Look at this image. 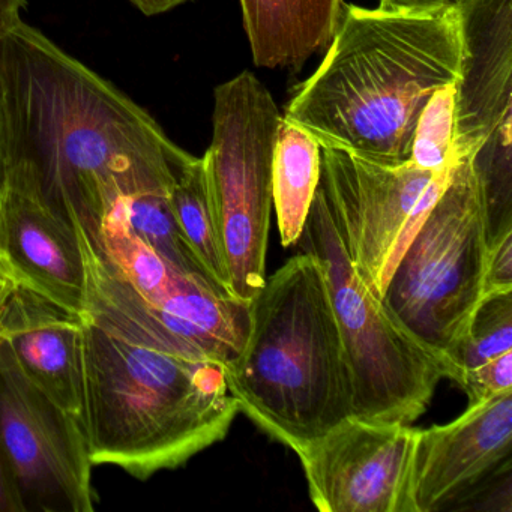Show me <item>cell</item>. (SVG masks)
Wrapping results in <instances>:
<instances>
[{
    "label": "cell",
    "instance_id": "6da1fadb",
    "mask_svg": "<svg viewBox=\"0 0 512 512\" xmlns=\"http://www.w3.org/2000/svg\"><path fill=\"white\" fill-rule=\"evenodd\" d=\"M7 184L89 239L125 197L170 194L191 158L139 104L20 22L0 34Z\"/></svg>",
    "mask_w": 512,
    "mask_h": 512
},
{
    "label": "cell",
    "instance_id": "7a4b0ae2",
    "mask_svg": "<svg viewBox=\"0 0 512 512\" xmlns=\"http://www.w3.org/2000/svg\"><path fill=\"white\" fill-rule=\"evenodd\" d=\"M458 10H367L343 5L328 53L283 118L320 146L388 166L410 161L419 116L439 89L460 82Z\"/></svg>",
    "mask_w": 512,
    "mask_h": 512
},
{
    "label": "cell",
    "instance_id": "3957f363",
    "mask_svg": "<svg viewBox=\"0 0 512 512\" xmlns=\"http://www.w3.org/2000/svg\"><path fill=\"white\" fill-rule=\"evenodd\" d=\"M238 412L221 365L136 346L83 319L80 422L92 466L146 481L221 442Z\"/></svg>",
    "mask_w": 512,
    "mask_h": 512
},
{
    "label": "cell",
    "instance_id": "277c9868",
    "mask_svg": "<svg viewBox=\"0 0 512 512\" xmlns=\"http://www.w3.org/2000/svg\"><path fill=\"white\" fill-rule=\"evenodd\" d=\"M244 350L226 371L239 412L292 451L353 416V380L325 272L299 251L250 302Z\"/></svg>",
    "mask_w": 512,
    "mask_h": 512
},
{
    "label": "cell",
    "instance_id": "5b68a950",
    "mask_svg": "<svg viewBox=\"0 0 512 512\" xmlns=\"http://www.w3.org/2000/svg\"><path fill=\"white\" fill-rule=\"evenodd\" d=\"M296 247L319 260L353 380V416L413 424L430 406L445 362L404 331L350 263L322 187Z\"/></svg>",
    "mask_w": 512,
    "mask_h": 512
},
{
    "label": "cell",
    "instance_id": "8992f818",
    "mask_svg": "<svg viewBox=\"0 0 512 512\" xmlns=\"http://www.w3.org/2000/svg\"><path fill=\"white\" fill-rule=\"evenodd\" d=\"M475 154L455 160L448 185L398 260L382 296L395 322L448 368L446 353L484 298L490 248Z\"/></svg>",
    "mask_w": 512,
    "mask_h": 512
},
{
    "label": "cell",
    "instance_id": "52a82bcc",
    "mask_svg": "<svg viewBox=\"0 0 512 512\" xmlns=\"http://www.w3.org/2000/svg\"><path fill=\"white\" fill-rule=\"evenodd\" d=\"M281 115L271 92L244 73L217 86L212 142L203 155L218 250L233 298L251 302L266 281L272 166Z\"/></svg>",
    "mask_w": 512,
    "mask_h": 512
},
{
    "label": "cell",
    "instance_id": "ba28073f",
    "mask_svg": "<svg viewBox=\"0 0 512 512\" xmlns=\"http://www.w3.org/2000/svg\"><path fill=\"white\" fill-rule=\"evenodd\" d=\"M455 164V163H454ZM454 167V166H452ZM320 146V181L350 263L382 299L398 260L451 178Z\"/></svg>",
    "mask_w": 512,
    "mask_h": 512
},
{
    "label": "cell",
    "instance_id": "9c48e42d",
    "mask_svg": "<svg viewBox=\"0 0 512 512\" xmlns=\"http://www.w3.org/2000/svg\"><path fill=\"white\" fill-rule=\"evenodd\" d=\"M0 449L25 512H92V461L79 418L20 370L0 340Z\"/></svg>",
    "mask_w": 512,
    "mask_h": 512
},
{
    "label": "cell",
    "instance_id": "30bf717a",
    "mask_svg": "<svg viewBox=\"0 0 512 512\" xmlns=\"http://www.w3.org/2000/svg\"><path fill=\"white\" fill-rule=\"evenodd\" d=\"M416 428L347 416L298 449L311 502L322 512H412Z\"/></svg>",
    "mask_w": 512,
    "mask_h": 512
},
{
    "label": "cell",
    "instance_id": "8fae6325",
    "mask_svg": "<svg viewBox=\"0 0 512 512\" xmlns=\"http://www.w3.org/2000/svg\"><path fill=\"white\" fill-rule=\"evenodd\" d=\"M512 391L467 407L443 425L416 430L412 512L461 509L493 476L511 470Z\"/></svg>",
    "mask_w": 512,
    "mask_h": 512
},
{
    "label": "cell",
    "instance_id": "7c38bea8",
    "mask_svg": "<svg viewBox=\"0 0 512 512\" xmlns=\"http://www.w3.org/2000/svg\"><path fill=\"white\" fill-rule=\"evenodd\" d=\"M0 259L20 287L83 316L86 271L76 226L10 184L0 196Z\"/></svg>",
    "mask_w": 512,
    "mask_h": 512
},
{
    "label": "cell",
    "instance_id": "4fadbf2b",
    "mask_svg": "<svg viewBox=\"0 0 512 512\" xmlns=\"http://www.w3.org/2000/svg\"><path fill=\"white\" fill-rule=\"evenodd\" d=\"M458 11L466 56L457 83L455 157L478 151L512 119V0H467Z\"/></svg>",
    "mask_w": 512,
    "mask_h": 512
},
{
    "label": "cell",
    "instance_id": "5bb4252c",
    "mask_svg": "<svg viewBox=\"0 0 512 512\" xmlns=\"http://www.w3.org/2000/svg\"><path fill=\"white\" fill-rule=\"evenodd\" d=\"M0 340L40 391L71 415L82 418V317L19 287L0 316Z\"/></svg>",
    "mask_w": 512,
    "mask_h": 512
},
{
    "label": "cell",
    "instance_id": "9a60e30c",
    "mask_svg": "<svg viewBox=\"0 0 512 512\" xmlns=\"http://www.w3.org/2000/svg\"><path fill=\"white\" fill-rule=\"evenodd\" d=\"M254 64L299 70L328 49L343 0H239Z\"/></svg>",
    "mask_w": 512,
    "mask_h": 512
},
{
    "label": "cell",
    "instance_id": "2e32d148",
    "mask_svg": "<svg viewBox=\"0 0 512 512\" xmlns=\"http://www.w3.org/2000/svg\"><path fill=\"white\" fill-rule=\"evenodd\" d=\"M319 181V142L281 119L272 166V206L284 248L296 245L301 238Z\"/></svg>",
    "mask_w": 512,
    "mask_h": 512
},
{
    "label": "cell",
    "instance_id": "e0dca14e",
    "mask_svg": "<svg viewBox=\"0 0 512 512\" xmlns=\"http://www.w3.org/2000/svg\"><path fill=\"white\" fill-rule=\"evenodd\" d=\"M169 200L176 224L191 253L209 280L230 295L215 236L202 158L191 155L190 160L179 169Z\"/></svg>",
    "mask_w": 512,
    "mask_h": 512
},
{
    "label": "cell",
    "instance_id": "ac0fdd59",
    "mask_svg": "<svg viewBox=\"0 0 512 512\" xmlns=\"http://www.w3.org/2000/svg\"><path fill=\"white\" fill-rule=\"evenodd\" d=\"M110 214H115L137 239L176 268L209 280L176 224L169 194L145 193L125 197Z\"/></svg>",
    "mask_w": 512,
    "mask_h": 512
},
{
    "label": "cell",
    "instance_id": "d6986e66",
    "mask_svg": "<svg viewBox=\"0 0 512 512\" xmlns=\"http://www.w3.org/2000/svg\"><path fill=\"white\" fill-rule=\"evenodd\" d=\"M512 352V292L487 295L479 302L466 331L446 353L451 380L503 353Z\"/></svg>",
    "mask_w": 512,
    "mask_h": 512
},
{
    "label": "cell",
    "instance_id": "ffe728a7",
    "mask_svg": "<svg viewBox=\"0 0 512 512\" xmlns=\"http://www.w3.org/2000/svg\"><path fill=\"white\" fill-rule=\"evenodd\" d=\"M512 119L497 127L473 157L482 196L488 248L512 233Z\"/></svg>",
    "mask_w": 512,
    "mask_h": 512
},
{
    "label": "cell",
    "instance_id": "44dd1931",
    "mask_svg": "<svg viewBox=\"0 0 512 512\" xmlns=\"http://www.w3.org/2000/svg\"><path fill=\"white\" fill-rule=\"evenodd\" d=\"M457 83L439 89L419 116L413 134L410 161L430 173L445 172L454 166Z\"/></svg>",
    "mask_w": 512,
    "mask_h": 512
},
{
    "label": "cell",
    "instance_id": "7402d4cb",
    "mask_svg": "<svg viewBox=\"0 0 512 512\" xmlns=\"http://www.w3.org/2000/svg\"><path fill=\"white\" fill-rule=\"evenodd\" d=\"M457 383L466 392L469 406L512 391V352L464 370Z\"/></svg>",
    "mask_w": 512,
    "mask_h": 512
},
{
    "label": "cell",
    "instance_id": "603a6c76",
    "mask_svg": "<svg viewBox=\"0 0 512 512\" xmlns=\"http://www.w3.org/2000/svg\"><path fill=\"white\" fill-rule=\"evenodd\" d=\"M512 292V233L488 250L484 296Z\"/></svg>",
    "mask_w": 512,
    "mask_h": 512
},
{
    "label": "cell",
    "instance_id": "cb8c5ba5",
    "mask_svg": "<svg viewBox=\"0 0 512 512\" xmlns=\"http://www.w3.org/2000/svg\"><path fill=\"white\" fill-rule=\"evenodd\" d=\"M467 0H379L383 10L415 11V13H431V11L458 10Z\"/></svg>",
    "mask_w": 512,
    "mask_h": 512
},
{
    "label": "cell",
    "instance_id": "d4e9b609",
    "mask_svg": "<svg viewBox=\"0 0 512 512\" xmlns=\"http://www.w3.org/2000/svg\"><path fill=\"white\" fill-rule=\"evenodd\" d=\"M0 512H25L14 482L13 473L0 449Z\"/></svg>",
    "mask_w": 512,
    "mask_h": 512
},
{
    "label": "cell",
    "instance_id": "484cf974",
    "mask_svg": "<svg viewBox=\"0 0 512 512\" xmlns=\"http://www.w3.org/2000/svg\"><path fill=\"white\" fill-rule=\"evenodd\" d=\"M25 7L26 0H0V34L22 22L20 13Z\"/></svg>",
    "mask_w": 512,
    "mask_h": 512
},
{
    "label": "cell",
    "instance_id": "4316f807",
    "mask_svg": "<svg viewBox=\"0 0 512 512\" xmlns=\"http://www.w3.org/2000/svg\"><path fill=\"white\" fill-rule=\"evenodd\" d=\"M131 5L137 8L145 16H160V14L169 13L181 5L191 2V0H128Z\"/></svg>",
    "mask_w": 512,
    "mask_h": 512
},
{
    "label": "cell",
    "instance_id": "83f0119b",
    "mask_svg": "<svg viewBox=\"0 0 512 512\" xmlns=\"http://www.w3.org/2000/svg\"><path fill=\"white\" fill-rule=\"evenodd\" d=\"M19 287V283L11 274L10 268L5 265L4 260L0 259V316L4 313L5 307H7L8 302L13 298Z\"/></svg>",
    "mask_w": 512,
    "mask_h": 512
},
{
    "label": "cell",
    "instance_id": "f1b7e54d",
    "mask_svg": "<svg viewBox=\"0 0 512 512\" xmlns=\"http://www.w3.org/2000/svg\"><path fill=\"white\" fill-rule=\"evenodd\" d=\"M7 184V170H5V140H4V94L0 82V196Z\"/></svg>",
    "mask_w": 512,
    "mask_h": 512
}]
</instances>
